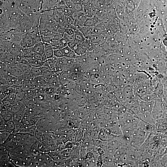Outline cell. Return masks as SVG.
Masks as SVG:
<instances>
[{
    "label": "cell",
    "instance_id": "obj_15",
    "mask_svg": "<svg viewBox=\"0 0 167 167\" xmlns=\"http://www.w3.org/2000/svg\"><path fill=\"white\" fill-rule=\"evenodd\" d=\"M165 154H167V146L165 147Z\"/></svg>",
    "mask_w": 167,
    "mask_h": 167
},
{
    "label": "cell",
    "instance_id": "obj_8",
    "mask_svg": "<svg viewBox=\"0 0 167 167\" xmlns=\"http://www.w3.org/2000/svg\"><path fill=\"white\" fill-rule=\"evenodd\" d=\"M34 53L41 55H45L44 44L43 41L36 44L33 47Z\"/></svg>",
    "mask_w": 167,
    "mask_h": 167
},
{
    "label": "cell",
    "instance_id": "obj_14",
    "mask_svg": "<svg viewBox=\"0 0 167 167\" xmlns=\"http://www.w3.org/2000/svg\"><path fill=\"white\" fill-rule=\"evenodd\" d=\"M33 58L42 62H45L47 59L45 55H41L35 53Z\"/></svg>",
    "mask_w": 167,
    "mask_h": 167
},
{
    "label": "cell",
    "instance_id": "obj_3",
    "mask_svg": "<svg viewBox=\"0 0 167 167\" xmlns=\"http://www.w3.org/2000/svg\"><path fill=\"white\" fill-rule=\"evenodd\" d=\"M36 44L35 41L30 32H27L23 34L20 42L22 48L33 47Z\"/></svg>",
    "mask_w": 167,
    "mask_h": 167
},
{
    "label": "cell",
    "instance_id": "obj_1",
    "mask_svg": "<svg viewBox=\"0 0 167 167\" xmlns=\"http://www.w3.org/2000/svg\"><path fill=\"white\" fill-rule=\"evenodd\" d=\"M151 132L141 127L135 128L132 131L129 140L131 146L139 149L147 139Z\"/></svg>",
    "mask_w": 167,
    "mask_h": 167
},
{
    "label": "cell",
    "instance_id": "obj_11",
    "mask_svg": "<svg viewBox=\"0 0 167 167\" xmlns=\"http://www.w3.org/2000/svg\"><path fill=\"white\" fill-rule=\"evenodd\" d=\"M23 53L24 58H33L34 54L33 50V47L23 49Z\"/></svg>",
    "mask_w": 167,
    "mask_h": 167
},
{
    "label": "cell",
    "instance_id": "obj_4",
    "mask_svg": "<svg viewBox=\"0 0 167 167\" xmlns=\"http://www.w3.org/2000/svg\"><path fill=\"white\" fill-rule=\"evenodd\" d=\"M59 0H43L42 4L41 13L53 10Z\"/></svg>",
    "mask_w": 167,
    "mask_h": 167
},
{
    "label": "cell",
    "instance_id": "obj_9",
    "mask_svg": "<svg viewBox=\"0 0 167 167\" xmlns=\"http://www.w3.org/2000/svg\"><path fill=\"white\" fill-rule=\"evenodd\" d=\"M68 46V42L66 39L62 37L58 40L55 46L53 47L54 50L64 48Z\"/></svg>",
    "mask_w": 167,
    "mask_h": 167
},
{
    "label": "cell",
    "instance_id": "obj_12",
    "mask_svg": "<svg viewBox=\"0 0 167 167\" xmlns=\"http://www.w3.org/2000/svg\"><path fill=\"white\" fill-rule=\"evenodd\" d=\"M20 68L22 70L23 74L26 75L28 74V75L32 67L25 61L24 62L20 64Z\"/></svg>",
    "mask_w": 167,
    "mask_h": 167
},
{
    "label": "cell",
    "instance_id": "obj_13",
    "mask_svg": "<svg viewBox=\"0 0 167 167\" xmlns=\"http://www.w3.org/2000/svg\"><path fill=\"white\" fill-rule=\"evenodd\" d=\"M10 75L12 76L17 77L20 76L23 72L20 68L16 67L12 68L10 69Z\"/></svg>",
    "mask_w": 167,
    "mask_h": 167
},
{
    "label": "cell",
    "instance_id": "obj_7",
    "mask_svg": "<svg viewBox=\"0 0 167 167\" xmlns=\"http://www.w3.org/2000/svg\"><path fill=\"white\" fill-rule=\"evenodd\" d=\"M44 44L45 54L47 59L53 58L54 56L53 47L49 44L46 43H44Z\"/></svg>",
    "mask_w": 167,
    "mask_h": 167
},
{
    "label": "cell",
    "instance_id": "obj_5",
    "mask_svg": "<svg viewBox=\"0 0 167 167\" xmlns=\"http://www.w3.org/2000/svg\"><path fill=\"white\" fill-rule=\"evenodd\" d=\"M25 62L31 66L33 67H40L43 66L45 64V62L39 61L34 58H25Z\"/></svg>",
    "mask_w": 167,
    "mask_h": 167
},
{
    "label": "cell",
    "instance_id": "obj_2",
    "mask_svg": "<svg viewBox=\"0 0 167 167\" xmlns=\"http://www.w3.org/2000/svg\"><path fill=\"white\" fill-rule=\"evenodd\" d=\"M54 56L57 58H67L75 59L76 57L74 51L68 46L62 49L54 50Z\"/></svg>",
    "mask_w": 167,
    "mask_h": 167
},
{
    "label": "cell",
    "instance_id": "obj_10",
    "mask_svg": "<svg viewBox=\"0 0 167 167\" xmlns=\"http://www.w3.org/2000/svg\"><path fill=\"white\" fill-rule=\"evenodd\" d=\"M21 87L23 91H25L34 89L35 86L33 81L29 80H25Z\"/></svg>",
    "mask_w": 167,
    "mask_h": 167
},
{
    "label": "cell",
    "instance_id": "obj_6",
    "mask_svg": "<svg viewBox=\"0 0 167 167\" xmlns=\"http://www.w3.org/2000/svg\"><path fill=\"white\" fill-rule=\"evenodd\" d=\"M101 23V20L96 17H93L87 19L85 23L84 26L89 27H96Z\"/></svg>",
    "mask_w": 167,
    "mask_h": 167
}]
</instances>
